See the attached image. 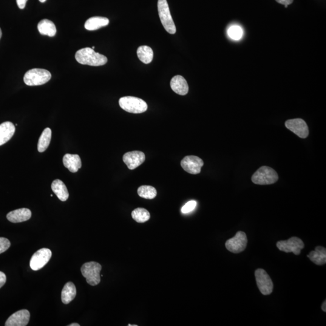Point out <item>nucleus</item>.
<instances>
[{
    "label": "nucleus",
    "instance_id": "nucleus-35",
    "mask_svg": "<svg viewBox=\"0 0 326 326\" xmlns=\"http://www.w3.org/2000/svg\"><path fill=\"white\" fill-rule=\"evenodd\" d=\"M69 326H80V325L78 324V323H72V324H70L69 325H68Z\"/></svg>",
    "mask_w": 326,
    "mask_h": 326
},
{
    "label": "nucleus",
    "instance_id": "nucleus-5",
    "mask_svg": "<svg viewBox=\"0 0 326 326\" xmlns=\"http://www.w3.org/2000/svg\"><path fill=\"white\" fill-rule=\"evenodd\" d=\"M101 269L102 266L99 263L90 262L84 263L81 270L87 283L91 286H96L101 282Z\"/></svg>",
    "mask_w": 326,
    "mask_h": 326
},
{
    "label": "nucleus",
    "instance_id": "nucleus-38",
    "mask_svg": "<svg viewBox=\"0 0 326 326\" xmlns=\"http://www.w3.org/2000/svg\"><path fill=\"white\" fill-rule=\"evenodd\" d=\"M95 48V47L93 46V47H92V49H94Z\"/></svg>",
    "mask_w": 326,
    "mask_h": 326
},
{
    "label": "nucleus",
    "instance_id": "nucleus-36",
    "mask_svg": "<svg viewBox=\"0 0 326 326\" xmlns=\"http://www.w3.org/2000/svg\"><path fill=\"white\" fill-rule=\"evenodd\" d=\"M1 36H2V31L1 28H0V39H1Z\"/></svg>",
    "mask_w": 326,
    "mask_h": 326
},
{
    "label": "nucleus",
    "instance_id": "nucleus-3",
    "mask_svg": "<svg viewBox=\"0 0 326 326\" xmlns=\"http://www.w3.org/2000/svg\"><path fill=\"white\" fill-rule=\"evenodd\" d=\"M278 180L277 172L268 166L261 167L251 178L253 183L258 185H269L276 183Z\"/></svg>",
    "mask_w": 326,
    "mask_h": 326
},
{
    "label": "nucleus",
    "instance_id": "nucleus-34",
    "mask_svg": "<svg viewBox=\"0 0 326 326\" xmlns=\"http://www.w3.org/2000/svg\"><path fill=\"white\" fill-rule=\"evenodd\" d=\"M322 310L326 313V302L325 301L322 305Z\"/></svg>",
    "mask_w": 326,
    "mask_h": 326
},
{
    "label": "nucleus",
    "instance_id": "nucleus-28",
    "mask_svg": "<svg viewBox=\"0 0 326 326\" xmlns=\"http://www.w3.org/2000/svg\"><path fill=\"white\" fill-rule=\"evenodd\" d=\"M229 38L235 41L240 40L243 36V30L239 25H232L228 29Z\"/></svg>",
    "mask_w": 326,
    "mask_h": 326
},
{
    "label": "nucleus",
    "instance_id": "nucleus-4",
    "mask_svg": "<svg viewBox=\"0 0 326 326\" xmlns=\"http://www.w3.org/2000/svg\"><path fill=\"white\" fill-rule=\"evenodd\" d=\"M120 107L125 111L133 113V114H140L146 111L147 105L146 102L140 98L126 96L121 98L119 100Z\"/></svg>",
    "mask_w": 326,
    "mask_h": 326
},
{
    "label": "nucleus",
    "instance_id": "nucleus-30",
    "mask_svg": "<svg viewBox=\"0 0 326 326\" xmlns=\"http://www.w3.org/2000/svg\"><path fill=\"white\" fill-rule=\"evenodd\" d=\"M10 246V241L6 238L0 237V254L7 251Z\"/></svg>",
    "mask_w": 326,
    "mask_h": 326
},
{
    "label": "nucleus",
    "instance_id": "nucleus-20",
    "mask_svg": "<svg viewBox=\"0 0 326 326\" xmlns=\"http://www.w3.org/2000/svg\"><path fill=\"white\" fill-rule=\"evenodd\" d=\"M39 32L42 35H47L50 37H53L56 35V25L52 21L47 19H42L38 24Z\"/></svg>",
    "mask_w": 326,
    "mask_h": 326
},
{
    "label": "nucleus",
    "instance_id": "nucleus-29",
    "mask_svg": "<svg viewBox=\"0 0 326 326\" xmlns=\"http://www.w3.org/2000/svg\"><path fill=\"white\" fill-rule=\"evenodd\" d=\"M197 203L195 201H191L187 203L183 207V208L181 209V212L183 214H187L189 213L192 212L197 207Z\"/></svg>",
    "mask_w": 326,
    "mask_h": 326
},
{
    "label": "nucleus",
    "instance_id": "nucleus-24",
    "mask_svg": "<svg viewBox=\"0 0 326 326\" xmlns=\"http://www.w3.org/2000/svg\"><path fill=\"white\" fill-rule=\"evenodd\" d=\"M137 53L138 58L144 64L151 63L154 58V52L151 47L146 45L139 47Z\"/></svg>",
    "mask_w": 326,
    "mask_h": 326
},
{
    "label": "nucleus",
    "instance_id": "nucleus-25",
    "mask_svg": "<svg viewBox=\"0 0 326 326\" xmlns=\"http://www.w3.org/2000/svg\"><path fill=\"white\" fill-rule=\"evenodd\" d=\"M51 138H52V130L49 127L45 128L39 137L38 150L39 152H44L46 151L49 146Z\"/></svg>",
    "mask_w": 326,
    "mask_h": 326
},
{
    "label": "nucleus",
    "instance_id": "nucleus-18",
    "mask_svg": "<svg viewBox=\"0 0 326 326\" xmlns=\"http://www.w3.org/2000/svg\"><path fill=\"white\" fill-rule=\"evenodd\" d=\"M63 163L64 166L72 173L77 172L82 166L81 158L77 154H65Z\"/></svg>",
    "mask_w": 326,
    "mask_h": 326
},
{
    "label": "nucleus",
    "instance_id": "nucleus-22",
    "mask_svg": "<svg viewBox=\"0 0 326 326\" xmlns=\"http://www.w3.org/2000/svg\"><path fill=\"white\" fill-rule=\"evenodd\" d=\"M76 296V288L74 283L68 282L65 285L61 293V300L65 305L72 302Z\"/></svg>",
    "mask_w": 326,
    "mask_h": 326
},
{
    "label": "nucleus",
    "instance_id": "nucleus-12",
    "mask_svg": "<svg viewBox=\"0 0 326 326\" xmlns=\"http://www.w3.org/2000/svg\"><path fill=\"white\" fill-rule=\"evenodd\" d=\"M285 126L295 134L302 138L308 137L309 128L306 121L302 118H294L288 120L285 122Z\"/></svg>",
    "mask_w": 326,
    "mask_h": 326
},
{
    "label": "nucleus",
    "instance_id": "nucleus-17",
    "mask_svg": "<svg viewBox=\"0 0 326 326\" xmlns=\"http://www.w3.org/2000/svg\"><path fill=\"white\" fill-rule=\"evenodd\" d=\"M15 132V127L10 121H5L0 124V146L9 141Z\"/></svg>",
    "mask_w": 326,
    "mask_h": 326
},
{
    "label": "nucleus",
    "instance_id": "nucleus-21",
    "mask_svg": "<svg viewBox=\"0 0 326 326\" xmlns=\"http://www.w3.org/2000/svg\"><path fill=\"white\" fill-rule=\"evenodd\" d=\"M52 189L61 201H66L69 197V193L66 186L60 180L53 181L52 184Z\"/></svg>",
    "mask_w": 326,
    "mask_h": 326
},
{
    "label": "nucleus",
    "instance_id": "nucleus-10",
    "mask_svg": "<svg viewBox=\"0 0 326 326\" xmlns=\"http://www.w3.org/2000/svg\"><path fill=\"white\" fill-rule=\"evenodd\" d=\"M52 253L50 249L42 248L37 251L31 258L30 266L33 271H38L46 265L52 257Z\"/></svg>",
    "mask_w": 326,
    "mask_h": 326
},
{
    "label": "nucleus",
    "instance_id": "nucleus-26",
    "mask_svg": "<svg viewBox=\"0 0 326 326\" xmlns=\"http://www.w3.org/2000/svg\"><path fill=\"white\" fill-rule=\"evenodd\" d=\"M132 217L133 219L138 223H144L149 220L151 215L146 209L143 208H137L132 211Z\"/></svg>",
    "mask_w": 326,
    "mask_h": 326
},
{
    "label": "nucleus",
    "instance_id": "nucleus-11",
    "mask_svg": "<svg viewBox=\"0 0 326 326\" xmlns=\"http://www.w3.org/2000/svg\"><path fill=\"white\" fill-rule=\"evenodd\" d=\"M181 166L186 172L193 175L199 174L204 166V161L197 156L190 155L184 157Z\"/></svg>",
    "mask_w": 326,
    "mask_h": 326
},
{
    "label": "nucleus",
    "instance_id": "nucleus-2",
    "mask_svg": "<svg viewBox=\"0 0 326 326\" xmlns=\"http://www.w3.org/2000/svg\"><path fill=\"white\" fill-rule=\"evenodd\" d=\"M52 78L49 71L33 69L28 71L24 76V82L28 86H38L46 84Z\"/></svg>",
    "mask_w": 326,
    "mask_h": 326
},
{
    "label": "nucleus",
    "instance_id": "nucleus-32",
    "mask_svg": "<svg viewBox=\"0 0 326 326\" xmlns=\"http://www.w3.org/2000/svg\"><path fill=\"white\" fill-rule=\"evenodd\" d=\"M28 0H16V3L21 9H23L26 5Z\"/></svg>",
    "mask_w": 326,
    "mask_h": 326
},
{
    "label": "nucleus",
    "instance_id": "nucleus-27",
    "mask_svg": "<svg viewBox=\"0 0 326 326\" xmlns=\"http://www.w3.org/2000/svg\"><path fill=\"white\" fill-rule=\"evenodd\" d=\"M137 193L141 198L147 200L154 199L157 195V190L150 186H140L138 189Z\"/></svg>",
    "mask_w": 326,
    "mask_h": 326
},
{
    "label": "nucleus",
    "instance_id": "nucleus-6",
    "mask_svg": "<svg viewBox=\"0 0 326 326\" xmlns=\"http://www.w3.org/2000/svg\"><path fill=\"white\" fill-rule=\"evenodd\" d=\"M158 10L161 23L164 29L170 34H175L177 29L170 12L167 0H158Z\"/></svg>",
    "mask_w": 326,
    "mask_h": 326
},
{
    "label": "nucleus",
    "instance_id": "nucleus-31",
    "mask_svg": "<svg viewBox=\"0 0 326 326\" xmlns=\"http://www.w3.org/2000/svg\"><path fill=\"white\" fill-rule=\"evenodd\" d=\"M6 282V276L4 273L0 271V288H1Z\"/></svg>",
    "mask_w": 326,
    "mask_h": 326
},
{
    "label": "nucleus",
    "instance_id": "nucleus-19",
    "mask_svg": "<svg viewBox=\"0 0 326 326\" xmlns=\"http://www.w3.org/2000/svg\"><path fill=\"white\" fill-rule=\"evenodd\" d=\"M109 23V19L106 17L94 16L88 19L85 23V28L88 30H96L107 26Z\"/></svg>",
    "mask_w": 326,
    "mask_h": 326
},
{
    "label": "nucleus",
    "instance_id": "nucleus-8",
    "mask_svg": "<svg viewBox=\"0 0 326 326\" xmlns=\"http://www.w3.org/2000/svg\"><path fill=\"white\" fill-rule=\"evenodd\" d=\"M247 242V237L245 232L238 231L233 237L226 241L225 247L232 253H240L245 250Z\"/></svg>",
    "mask_w": 326,
    "mask_h": 326
},
{
    "label": "nucleus",
    "instance_id": "nucleus-23",
    "mask_svg": "<svg viewBox=\"0 0 326 326\" xmlns=\"http://www.w3.org/2000/svg\"><path fill=\"white\" fill-rule=\"evenodd\" d=\"M308 257L315 264L325 265L326 263V249L323 246H317L315 251H311Z\"/></svg>",
    "mask_w": 326,
    "mask_h": 326
},
{
    "label": "nucleus",
    "instance_id": "nucleus-9",
    "mask_svg": "<svg viewBox=\"0 0 326 326\" xmlns=\"http://www.w3.org/2000/svg\"><path fill=\"white\" fill-rule=\"evenodd\" d=\"M277 246L281 251L299 255L301 253L302 249L304 248L305 244L300 238L293 237L287 240L279 241L277 243Z\"/></svg>",
    "mask_w": 326,
    "mask_h": 326
},
{
    "label": "nucleus",
    "instance_id": "nucleus-13",
    "mask_svg": "<svg viewBox=\"0 0 326 326\" xmlns=\"http://www.w3.org/2000/svg\"><path fill=\"white\" fill-rule=\"evenodd\" d=\"M145 158V155L143 152L136 151L124 154L123 160L129 169L134 170L144 162Z\"/></svg>",
    "mask_w": 326,
    "mask_h": 326
},
{
    "label": "nucleus",
    "instance_id": "nucleus-14",
    "mask_svg": "<svg viewBox=\"0 0 326 326\" xmlns=\"http://www.w3.org/2000/svg\"><path fill=\"white\" fill-rule=\"evenodd\" d=\"M30 314L29 311L22 310L17 311L8 318L5 326H25L29 322Z\"/></svg>",
    "mask_w": 326,
    "mask_h": 326
},
{
    "label": "nucleus",
    "instance_id": "nucleus-37",
    "mask_svg": "<svg viewBox=\"0 0 326 326\" xmlns=\"http://www.w3.org/2000/svg\"><path fill=\"white\" fill-rule=\"evenodd\" d=\"M41 2H44L47 1V0H39Z\"/></svg>",
    "mask_w": 326,
    "mask_h": 326
},
{
    "label": "nucleus",
    "instance_id": "nucleus-16",
    "mask_svg": "<svg viewBox=\"0 0 326 326\" xmlns=\"http://www.w3.org/2000/svg\"><path fill=\"white\" fill-rule=\"evenodd\" d=\"M171 87L175 93L181 96H185L189 92L188 82L183 76L180 75L175 76L172 79Z\"/></svg>",
    "mask_w": 326,
    "mask_h": 326
},
{
    "label": "nucleus",
    "instance_id": "nucleus-7",
    "mask_svg": "<svg viewBox=\"0 0 326 326\" xmlns=\"http://www.w3.org/2000/svg\"><path fill=\"white\" fill-rule=\"evenodd\" d=\"M257 285L261 293L265 296L273 293L274 285L270 277L263 269H258L255 272Z\"/></svg>",
    "mask_w": 326,
    "mask_h": 326
},
{
    "label": "nucleus",
    "instance_id": "nucleus-1",
    "mask_svg": "<svg viewBox=\"0 0 326 326\" xmlns=\"http://www.w3.org/2000/svg\"><path fill=\"white\" fill-rule=\"evenodd\" d=\"M75 58L79 64L90 66H102L106 64L108 59L106 56L96 52L92 48L86 47L76 52Z\"/></svg>",
    "mask_w": 326,
    "mask_h": 326
},
{
    "label": "nucleus",
    "instance_id": "nucleus-33",
    "mask_svg": "<svg viewBox=\"0 0 326 326\" xmlns=\"http://www.w3.org/2000/svg\"><path fill=\"white\" fill-rule=\"evenodd\" d=\"M278 3L283 5H290L293 3L294 0H276Z\"/></svg>",
    "mask_w": 326,
    "mask_h": 326
},
{
    "label": "nucleus",
    "instance_id": "nucleus-15",
    "mask_svg": "<svg viewBox=\"0 0 326 326\" xmlns=\"http://www.w3.org/2000/svg\"><path fill=\"white\" fill-rule=\"evenodd\" d=\"M32 217V212L29 209L22 208L8 213L7 219L12 223H19L29 220Z\"/></svg>",
    "mask_w": 326,
    "mask_h": 326
}]
</instances>
